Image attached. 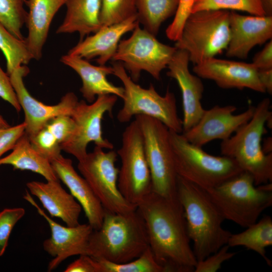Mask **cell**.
<instances>
[{"instance_id":"1","label":"cell","mask_w":272,"mask_h":272,"mask_svg":"<svg viewBox=\"0 0 272 272\" xmlns=\"http://www.w3.org/2000/svg\"><path fill=\"white\" fill-rule=\"evenodd\" d=\"M137 209L146 225L149 247L164 272L194 271L197 261L177 196L166 197L151 191Z\"/></svg>"},{"instance_id":"2","label":"cell","mask_w":272,"mask_h":272,"mask_svg":"<svg viewBox=\"0 0 272 272\" xmlns=\"http://www.w3.org/2000/svg\"><path fill=\"white\" fill-rule=\"evenodd\" d=\"M176 191L194 254L202 260L227 244L232 233L223 228L225 220L206 190L177 175Z\"/></svg>"},{"instance_id":"3","label":"cell","mask_w":272,"mask_h":272,"mask_svg":"<svg viewBox=\"0 0 272 272\" xmlns=\"http://www.w3.org/2000/svg\"><path fill=\"white\" fill-rule=\"evenodd\" d=\"M149 247L146 225L137 208L125 213L104 210L101 227L93 230L88 255L115 263L132 260Z\"/></svg>"},{"instance_id":"4","label":"cell","mask_w":272,"mask_h":272,"mask_svg":"<svg viewBox=\"0 0 272 272\" xmlns=\"http://www.w3.org/2000/svg\"><path fill=\"white\" fill-rule=\"evenodd\" d=\"M270 107L269 99L262 100L252 118L220 145L222 155L233 158L243 171L249 173L256 186L272 181V153L263 152L261 142L265 125L272 117Z\"/></svg>"},{"instance_id":"5","label":"cell","mask_w":272,"mask_h":272,"mask_svg":"<svg viewBox=\"0 0 272 272\" xmlns=\"http://www.w3.org/2000/svg\"><path fill=\"white\" fill-rule=\"evenodd\" d=\"M206 190L225 220L245 228L272 205L271 183L256 186L252 176L244 171Z\"/></svg>"},{"instance_id":"6","label":"cell","mask_w":272,"mask_h":272,"mask_svg":"<svg viewBox=\"0 0 272 272\" xmlns=\"http://www.w3.org/2000/svg\"><path fill=\"white\" fill-rule=\"evenodd\" d=\"M169 138L177 175L205 190L243 171L233 158L209 154L188 142L182 133L169 130Z\"/></svg>"},{"instance_id":"7","label":"cell","mask_w":272,"mask_h":272,"mask_svg":"<svg viewBox=\"0 0 272 272\" xmlns=\"http://www.w3.org/2000/svg\"><path fill=\"white\" fill-rule=\"evenodd\" d=\"M230 12L202 10L191 13L186 20L175 44L186 51L194 65L215 57L226 49L230 40Z\"/></svg>"},{"instance_id":"8","label":"cell","mask_w":272,"mask_h":272,"mask_svg":"<svg viewBox=\"0 0 272 272\" xmlns=\"http://www.w3.org/2000/svg\"><path fill=\"white\" fill-rule=\"evenodd\" d=\"M112 67L113 75L121 81L124 89L123 106L117 115L119 122H127L134 116L143 115L160 121L170 130L182 133V120L172 92L168 89L162 96L152 84L144 88L131 79L121 63L115 62Z\"/></svg>"},{"instance_id":"9","label":"cell","mask_w":272,"mask_h":272,"mask_svg":"<svg viewBox=\"0 0 272 272\" xmlns=\"http://www.w3.org/2000/svg\"><path fill=\"white\" fill-rule=\"evenodd\" d=\"M135 119L143 134L152 191L166 197L177 196V174L169 129L160 121L149 116L139 115Z\"/></svg>"},{"instance_id":"10","label":"cell","mask_w":272,"mask_h":272,"mask_svg":"<svg viewBox=\"0 0 272 272\" xmlns=\"http://www.w3.org/2000/svg\"><path fill=\"white\" fill-rule=\"evenodd\" d=\"M176 49L158 41L139 24L129 38L120 41L112 59L121 63L135 82L142 71L159 80L161 72L167 67Z\"/></svg>"},{"instance_id":"11","label":"cell","mask_w":272,"mask_h":272,"mask_svg":"<svg viewBox=\"0 0 272 272\" xmlns=\"http://www.w3.org/2000/svg\"><path fill=\"white\" fill-rule=\"evenodd\" d=\"M116 152L121 162L118 189L127 201L137 206L152 191V181L143 134L136 119L124 129L121 146Z\"/></svg>"},{"instance_id":"12","label":"cell","mask_w":272,"mask_h":272,"mask_svg":"<svg viewBox=\"0 0 272 272\" xmlns=\"http://www.w3.org/2000/svg\"><path fill=\"white\" fill-rule=\"evenodd\" d=\"M95 146L92 152L78 161V169L106 211L125 213L137 206L127 201L117 185L119 169L116 167L117 154L110 150L105 152Z\"/></svg>"},{"instance_id":"13","label":"cell","mask_w":272,"mask_h":272,"mask_svg":"<svg viewBox=\"0 0 272 272\" xmlns=\"http://www.w3.org/2000/svg\"><path fill=\"white\" fill-rule=\"evenodd\" d=\"M117 97L114 95H102L90 104L84 100L78 101L71 115L75 122L74 131L60 145L61 150L80 161L87 154V146L91 142L102 149L112 150L113 144L103 136L102 120L105 113H112Z\"/></svg>"},{"instance_id":"14","label":"cell","mask_w":272,"mask_h":272,"mask_svg":"<svg viewBox=\"0 0 272 272\" xmlns=\"http://www.w3.org/2000/svg\"><path fill=\"white\" fill-rule=\"evenodd\" d=\"M29 68L22 65L9 75L18 100L25 114V133L31 139L52 118L60 115H72L78 101L73 92H68L57 104L48 105L34 98L24 83V78L29 73Z\"/></svg>"},{"instance_id":"15","label":"cell","mask_w":272,"mask_h":272,"mask_svg":"<svg viewBox=\"0 0 272 272\" xmlns=\"http://www.w3.org/2000/svg\"><path fill=\"white\" fill-rule=\"evenodd\" d=\"M236 109L234 105H218L205 109L196 124L182 134L190 143L201 148L215 140H226L252 118L255 106L250 105L245 111L234 114Z\"/></svg>"},{"instance_id":"16","label":"cell","mask_w":272,"mask_h":272,"mask_svg":"<svg viewBox=\"0 0 272 272\" xmlns=\"http://www.w3.org/2000/svg\"><path fill=\"white\" fill-rule=\"evenodd\" d=\"M24 198L36 208L49 224L51 236L43 243L44 250L54 257L48 264V271L56 268L70 256L88 255L89 238L93 231L90 225L79 224L73 227L63 226L49 218L27 191Z\"/></svg>"},{"instance_id":"17","label":"cell","mask_w":272,"mask_h":272,"mask_svg":"<svg viewBox=\"0 0 272 272\" xmlns=\"http://www.w3.org/2000/svg\"><path fill=\"white\" fill-rule=\"evenodd\" d=\"M193 71L200 78L214 81L221 88H248L265 93L258 77V70L252 63L213 57L195 65Z\"/></svg>"},{"instance_id":"18","label":"cell","mask_w":272,"mask_h":272,"mask_svg":"<svg viewBox=\"0 0 272 272\" xmlns=\"http://www.w3.org/2000/svg\"><path fill=\"white\" fill-rule=\"evenodd\" d=\"M188 53L177 49L167 68V75L175 79L180 89L182 100L183 132L198 121L205 109L201 102L204 87L200 78L192 74L188 68Z\"/></svg>"},{"instance_id":"19","label":"cell","mask_w":272,"mask_h":272,"mask_svg":"<svg viewBox=\"0 0 272 272\" xmlns=\"http://www.w3.org/2000/svg\"><path fill=\"white\" fill-rule=\"evenodd\" d=\"M228 57L246 58L251 50L272 38V16L242 15L231 11Z\"/></svg>"},{"instance_id":"20","label":"cell","mask_w":272,"mask_h":272,"mask_svg":"<svg viewBox=\"0 0 272 272\" xmlns=\"http://www.w3.org/2000/svg\"><path fill=\"white\" fill-rule=\"evenodd\" d=\"M139 24L136 15L121 22L102 27L93 35L81 40L67 53L87 60L97 58L99 65H105L112 59L122 36L132 31Z\"/></svg>"},{"instance_id":"21","label":"cell","mask_w":272,"mask_h":272,"mask_svg":"<svg viewBox=\"0 0 272 272\" xmlns=\"http://www.w3.org/2000/svg\"><path fill=\"white\" fill-rule=\"evenodd\" d=\"M50 163L59 180L66 185L80 204L88 224L93 230L98 229L103 221L104 209L86 179L74 169L72 160L60 155Z\"/></svg>"},{"instance_id":"22","label":"cell","mask_w":272,"mask_h":272,"mask_svg":"<svg viewBox=\"0 0 272 272\" xmlns=\"http://www.w3.org/2000/svg\"><path fill=\"white\" fill-rule=\"evenodd\" d=\"M60 61L80 76L82 82L80 92L88 102H93L102 95H114L122 99L123 88L115 86L107 79V76L113 75L112 66L94 65L85 59L68 53L62 56Z\"/></svg>"},{"instance_id":"23","label":"cell","mask_w":272,"mask_h":272,"mask_svg":"<svg viewBox=\"0 0 272 272\" xmlns=\"http://www.w3.org/2000/svg\"><path fill=\"white\" fill-rule=\"evenodd\" d=\"M26 186L52 217L61 219L68 226L80 224L82 207L71 193L62 187L59 180L32 181L27 183Z\"/></svg>"},{"instance_id":"24","label":"cell","mask_w":272,"mask_h":272,"mask_svg":"<svg viewBox=\"0 0 272 272\" xmlns=\"http://www.w3.org/2000/svg\"><path fill=\"white\" fill-rule=\"evenodd\" d=\"M67 0H27L29 10L25 25L28 33L25 38L33 58L39 60L52 21Z\"/></svg>"},{"instance_id":"25","label":"cell","mask_w":272,"mask_h":272,"mask_svg":"<svg viewBox=\"0 0 272 272\" xmlns=\"http://www.w3.org/2000/svg\"><path fill=\"white\" fill-rule=\"evenodd\" d=\"M64 19L56 30L57 34L78 32L81 40L101 28V0H67Z\"/></svg>"},{"instance_id":"26","label":"cell","mask_w":272,"mask_h":272,"mask_svg":"<svg viewBox=\"0 0 272 272\" xmlns=\"http://www.w3.org/2000/svg\"><path fill=\"white\" fill-rule=\"evenodd\" d=\"M12 150L8 155L0 158V165H10L14 170H29L42 175L47 181L59 180L50 162L33 148L25 133Z\"/></svg>"},{"instance_id":"27","label":"cell","mask_w":272,"mask_h":272,"mask_svg":"<svg viewBox=\"0 0 272 272\" xmlns=\"http://www.w3.org/2000/svg\"><path fill=\"white\" fill-rule=\"evenodd\" d=\"M240 233L231 234L227 245L229 247L243 246L260 255L267 265L272 262L266 255L265 249L272 245V219L264 215L259 221L246 228Z\"/></svg>"},{"instance_id":"28","label":"cell","mask_w":272,"mask_h":272,"mask_svg":"<svg viewBox=\"0 0 272 272\" xmlns=\"http://www.w3.org/2000/svg\"><path fill=\"white\" fill-rule=\"evenodd\" d=\"M179 0H136L138 21L156 36L162 23L175 15Z\"/></svg>"},{"instance_id":"29","label":"cell","mask_w":272,"mask_h":272,"mask_svg":"<svg viewBox=\"0 0 272 272\" xmlns=\"http://www.w3.org/2000/svg\"><path fill=\"white\" fill-rule=\"evenodd\" d=\"M0 49L7 62V73L22 65L27 64L33 58L25 39L21 40L12 35L0 22Z\"/></svg>"},{"instance_id":"30","label":"cell","mask_w":272,"mask_h":272,"mask_svg":"<svg viewBox=\"0 0 272 272\" xmlns=\"http://www.w3.org/2000/svg\"><path fill=\"white\" fill-rule=\"evenodd\" d=\"M94 259L97 261L98 272H164L150 247L139 257L125 263H115Z\"/></svg>"},{"instance_id":"31","label":"cell","mask_w":272,"mask_h":272,"mask_svg":"<svg viewBox=\"0 0 272 272\" xmlns=\"http://www.w3.org/2000/svg\"><path fill=\"white\" fill-rule=\"evenodd\" d=\"M26 0H0V22L14 36L24 39L21 29L25 24Z\"/></svg>"},{"instance_id":"32","label":"cell","mask_w":272,"mask_h":272,"mask_svg":"<svg viewBox=\"0 0 272 272\" xmlns=\"http://www.w3.org/2000/svg\"><path fill=\"white\" fill-rule=\"evenodd\" d=\"M210 10L240 11L251 15L265 16L259 0H195L191 13Z\"/></svg>"},{"instance_id":"33","label":"cell","mask_w":272,"mask_h":272,"mask_svg":"<svg viewBox=\"0 0 272 272\" xmlns=\"http://www.w3.org/2000/svg\"><path fill=\"white\" fill-rule=\"evenodd\" d=\"M101 28L118 23L137 15L136 0H101Z\"/></svg>"},{"instance_id":"34","label":"cell","mask_w":272,"mask_h":272,"mask_svg":"<svg viewBox=\"0 0 272 272\" xmlns=\"http://www.w3.org/2000/svg\"><path fill=\"white\" fill-rule=\"evenodd\" d=\"M29 140L33 148L50 162L61 155L59 143L45 126Z\"/></svg>"},{"instance_id":"35","label":"cell","mask_w":272,"mask_h":272,"mask_svg":"<svg viewBox=\"0 0 272 272\" xmlns=\"http://www.w3.org/2000/svg\"><path fill=\"white\" fill-rule=\"evenodd\" d=\"M25 214L23 208H6L0 212V256L6 250L13 229Z\"/></svg>"},{"instance_id":"36","label":"cell","mask_w":272,"mask_h":272,"mask_svg":"<svg viewBox=\"0 0 272 272\" xmlns=\"http://www.w3.org/2000/svg\"><path fill=\"white\" fill-rule=\"evenodd\" d=\"M195 1L179 0L173 20L166 30V35L169 39L174 41L179 39L184 24L191 13Z\"/></svg>"},{"instance_id":"37","label":"cell","mask_w":272,"mask_h":272,"mask_svg":"<svg viewBox=\"0 0 272 272\" xmlns=\"http://www.w3.org/2000/svg\"><path fill=\"white\" fill-rule=\"evenodd\" d=\"M44 126L53 134L61 145L72 135L75 128V122L71 115H60L51 119Z\"/></svg>"},{"instance_id":"38","label":"cell","mask_w":272,"mask_h":272,"mask_svg":"<svg viewBox=\"0 0 272 272\" xmlns=\"http://www.w3.org/2000/svg\"><path fill=\"white\" fill-rule=\"evenodd\" d=\"M229 248L228 245H225L206 258L198 261L194 271L215 272L218 270L225 261L231 259L235 254V252L229 251Z\"/></svg>"},{"instance_id":"39","label":"cell","mask_w":272,"mask_h":272,"mask_svg":"<svg viewBox=\"0 0 272 272\" xmlns=\"http://www.w3.org/2000/svg\"><path fill=\"white\" fill-rule=\"evenodd\" d=\"M24 122L13 126L0 129V158L7 152L12 150L24 134Z\"/></svg>"},{"instance_id":"40","label":"cell","mask_w":272,"mask_h":272,"mask_svg":"<svg viewBox=\"0 0 272 272\" xmlns=\"http://www.w3.org/2000/svg\"><path fill=\"white\" fill-rule=\"evenodd\" d=\"M0 97L9 103L18 112L21 107L12 86L9 76L0 66Z\"/></svg>"},{"instance_id":"41","label":"cell","mask_w":272,"mask_h":272,"mask_svg":"<svg viewBox=\"0 0 272 272\" xmlns=\"http://www.w3.org/2000/svg\"><path fill=\"white\" fill-rule=\"evenodd\" d=\"M64 272H98L96 260L92 256L84 254L70 263Z\"/></svg>"},{"instance_id":"42","label":"cell","mask_w":272,"mask_h":272,"mask_svg":"<svg viewBox=\"0 0 272 272\" xmlns=\"http://www.w3.org/2000/svg\"><path fill=\"white\" fill-rule=\"evenodd\" d=\"M252 63L258 70L272 69V41L270 40L253 57Z\"/></svg>"},{"instance_id":"43","label":"cell","mask_w":272,"mask_h":272,"mask_svg":"<svg viewBox=\"0 0 272 272\" xmlns=\"http://www.w3.org/2000/svg\"><path fill=\"white\" fill-rule=\"evenodd\" d=\"M258 77L265 92L271 95L272 93V69L258 70Z\"/></svg>"},{"instance_id":"44","label":"cell","mask_w":272,"mask_h":272,"mask_svg":"<svg viewBox=\"0 0 272 272\" xmlns=\"http://www.w3.org/2000/svg\"><path fill=\"white\" fill-rule=\"evenodd\" d=\"M265 15L272 16V0H259Z\"/></svg>"},{"instance_id":"45","label":"cell","mask_w":272,"mask_h":272,"mask_svg":"<svg viewBox=\"0 0 272 272\" xmlns=\"http://www.w3.org/2000/svg\"><path fill=\"white\" fill-rule=\"evenodd\" d=\"M10 126L11 125L8 123V122L0 114V129L7 128Z\"/></svg>"}]
</instances>
